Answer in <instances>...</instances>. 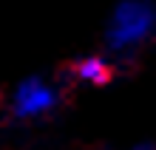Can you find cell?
<instances>
[{
  "instance_id": "cell-1",
  "label": "cell",
  "mask_w": 156,
  "mask_h": 150,
  "mask_svg": "<svg viewBox=\"0 0 156 150\" xmlns=\"http://www.w3.org/2000/svg\"><path fill=\"white\" fill-rule=\"evenodd\" d=\"M156 34V6L148 0H125L108 26V45L116 51L136 48Z\"/></svg>"
},
{
  "instance_id": "cell-2",
  "label": "cell",
  "mask_w": 156,
  "mask_h": 150,
  "mask_svg": "<svg viewBox=\"0 0 156 150\" xmlns=\"http://www.w3.org/2000/svg\"><path fill=\"white\" fill-rule=\"evenodd\" d=\"M57 108V91L48 82H43L37 77L26 79L17 85L14 96H12V110L20 119H31V116H43L48 110Z\"/></svg>"
},
{
  "instance_id": "cell-3",
  "label": "cell",
  "mask_w": 156,
  "mask_h": 150,
  "mask_svg": "<svg viewBox=\"0 0 156 150\" xmlns=\"http://www.w3.org/2000/svg\"><path fill=\"white\" fill-rule=\"evenodd\" d=\"M71 74L80 82H88V85H105L111 79V65L99 57H85V60L71 65Z\"/></svg>"
},
{
  "instance_id": "cell-4",
  "label": "cell",
  "mask_w": 156,
  "mask_h": 150,
  "mask_svg": "<svg viewBox=\"0 0 156 150\" xmlns=\"http://www.w3.org/2000/svg\"><path fill=\"white\" fill-rule=\"evenodd\" d=\"M136 150H156L153 145H142V147H136Z\"/></svg>"
}]
</instances>
